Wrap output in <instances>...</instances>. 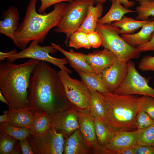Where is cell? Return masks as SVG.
Masks as SVG:
<instances>
[{
	"mask_svg": "<svg viewBox=\"0 0 154 154\" xmlns=\"http://www.w3.org/2000/svg\"><path fill=\"white\" fill-rule=\"evenodd\" d=\"M137 129H144L154 124V120L147 113L140 110L136 118Z\"/></svg>",
	"mask_w": 154,
	"mask_h": 154,
	"instance_id": "cell-33",
	"label": "cell"
},
{
	"mask_svg": "<svg viewBox=\"0 0 154 154\" xmlns=\"http://www.w3.org/2000/svg\"><path fill=\"white\" fill-rule=\"evenodd\" d=\"M154 32V18L146 24L137 33L121 35L122 37L128 44L136 47L144 44L150 39Z\"/></svg>",
	"mask_w": 154,
	"mask_h": 154,
	"instance_id": "cell-20",
	"label": "cell"
},
{
	"mask_svg": "<svg viewBox=\"0 0 154 154\" xmlns=\"http://www.w3.org/2000/svg\"><path fill=\"white\" fill-rule=\"evenodd\" d=\"M0 130L18 141L28 138L32 133L31 129L4 123H1Z\"/></svg>",
	"mask_w": 154,
	"mask_h": 154,
	"instance_id": "cell-28",
	"label": "cell"
},
{
	"mask_svg": "<svg viewBox=\"0 0 154 154\" xmlns=\"http://www.w3.org/2000/svg\"><path fill=\"white\" fill-rule=\"evenodd\" d=\"M135 154H154V146L137 144L135 146Z\"/></svg>",
	"mask_w": 154,
	"mask_h": 154,
	"instance_id": "cell-39",
	"label": "cell"
},
{
	"mask_svg": "<svg viewBox=\"0 0 154 154\" xmlns=\"http://www.w3.org/2000/svg\"><path fill=\"white\" fill-rule=\"evenodd\" d=\"M68 46L76 49L80 48L89 49L91 48L88 42L87 33L78 30L74 32L70 37Z\"/></svg>",
	"mask_w": 154,
	"mask_h": 154,
	"instance_id": "cell-30",
	"label": "cell"
},
{
	"mask_svg": "<svg viewBox=\"0 0 154 154\" xmlns=\"http://www.w3.org/2000/svg\"><path fill=\"white\" fill-rule=\"evenodd\" d=\"M96 134L99 145L105 146L109 143L115 132L106 122L94 118Z\"/></svg>",
	"mask_w": 154,
	"mask_h": 154,
	"instance_id": "cell-27",
	"label": "cell"
},
{
	"mask_svg": "<svg viewBox=\"0 0 154 154\" xmlns=\"http://www.w3.org/2000/svg\"><path fill=\"white\" fill-rule=\"evenodd\" d=\"M28 108L34 112L55 114L72 107L66 96L58 72L40 61L31 76Z\"/></svg>",
	"mask_w": 154,
	"mask_h": 154,
	"instance_id": "cell-1",
	"label": "cell"
},
{
	"mask_svg": "<svg viewBox=\"0 0 154 154\" xmlns=\"http://www.w3.org/2000/svg\"><path fill=\"white\" fill-rule=\"evenodd\" d=\"M137 144L154 146V124L142 130L138 138Z\"/></svg>",
	"mask_w": 154,
	"mask_h": 154,
	"instance_id": "cell-32",
	"label": "cell"
},
{
	"mask_svg": "<svg viewBox=\"0 0 154 154\" xmlns=\"http://www.w3.org/2000/svg\"><path fill=\"white\" fill-rule=\"evenodd\" d=\"M38 0L30 1L23 20L14 34L15 45L22 50L26 48L31 41L35 40L42 43L50 30L59 23L68 5L59 3L54 5V9L50 12L40 14L36 10Z\"/></svg>",
	"mask_w": 154,
	"mask_h": 154,
	"instance_id": "cell-3",
	"label": "cell"
},
{
	"mask_svg": "<svg viewBox=\"0 0 154 154\" xmlns=\"http://www.w3.org/2000/svg\"><path fill=\"white\" fill-rule=\"evenodd\" d=\"M0 21V33L11 39L15 44L14 34L19 25V13L17 7L11 6L3 13Z\"/></svg>",
	"mask_w": 154,
	"mask_h": 154,
	"instance_id": "cell-16",
	"label": "cell"
},
{
	"mask_svg": "<svg viewBox=\"0 0 154 154\" xmlns=\"http://www.w3.org/2000/svg\"><path fill=\"white\" fill-rule=\"evenodd\" d=\"M140 110L148 114L154 120V97L142 96Z\"/></svg>",
	"mask_w": 154,
	"mask_h": 154,
	"instance_id": "cell-34",
	"label": "cell"
},
{
	"mask_svg": "<svg viewBox=\"0 0 154 154\" xmlns=\"http://www.w3.org/2000/svg\"><path fill=\"white\" fill-rule=\"evenodd\" d=\"M67 98L72 107L78 111L89 108L90 92L82 81L71 78L66 71L58 72Z\"/></svg>",
	"mask_w": 154,
	"mask_h": 154,
	"instance_id": "cell-7",
	"label": "cell"
},
{
	"mask_svg": "<svg viewBox=\"0 0 154 154\" xmlns=\"http://www.w3.org/2000/svg\"><path fill=\"white\" fill-rule=\"evenodd\" d=\"M75 70L78 73L82 81L88 89L102 93L110 92L103 82L101 74L88 73L78 70Z\"/></svg>",
	"mask_w": 154,
	"mask_h": 154,
	"instance_id": "cell-25",
	"label": "cell"
},
{
	"mask_svg": "<svg viewBox=\"0 0 154 154\" xmlns=\"http://www.w3.org/2000/svg\"><path fill=\"white\" fill-rule=\"evenodd\" d=\"M8 118L4 123L31 129L33 121L34 112L29 108L7 111Z\"/></svg>",
	"mask_w": 154,
	"mask_h": 154,
	"instance_id": "cell-18",
	"label": "cell"
},
{
	"mask_svg": "<svg viewBox=\"0 0 154 154\" xmlns=\"http://www.w3.org/2000/svg\"><path fill=\"white\" fill-rule=\"evenodd\" d=\"M8 116L7 111L4 112L3 115L0 116V123H5L7 120Z\"/></svg>",
	"mask_w": 154,
	"mask_h": 154,
	"instance_id": "cell-45",
	"label": "cell"
},
{
	"mask_svg": "<svg viewBox=\"0 0 154 154\" xmlns=\"http://www.w3.org/2000/svg\"><path fill=\"white\" fill-rule=\"evenodd\" d=\"M112 1H116L118 2L121 4L123 5L126 8H129L135 5V3L133 1H129L128 0H108Z\"/></svg>",
	"mask_w": 154,
	"mask_h": 154,
	"instance_id": "cell-42",
	"label": "cell"
},
{
	"mask_svg": "<svg viewBox=\"0 0 154 154\" xmlns=\"http://www.w3.org/2000/svg\"><path fill=\"white\" fill-rule=\"evenodd\" d=\"M94 3V0H74L68 4L59 23L54 29L57 33L66 35V46L68 45L71 35L77 30L84 21L89 5Z\"/></svg>",
	"mask_w": 154,
	"mask_h": 154,
	"instance_id": "cell-6",
	"label": "cell"
},
{
	"mask_svg": "<svg viewBox=\"0 0 154 154\" xmlns=\"http://www.w3.org/2000/svg\"><path fill=\"white\" fill-rule=\"evenodd\" d=\"M136 47L141 53L149 51H154V32L148 41Z\"/></svg>",
	"mask_w": 154,
	"mask_h": 154,
	"instance_id": "cell-40",
	"label": "cell"
},
{
	"mask_svg": "<svg viewBox=\"0 0 154 154\" xmlns=\"http://www.w3.org/2000/svg\"><path fill=\"white\" fill-rule=\"evenodd\" d=\"M79 129L85 141L92 150L99 147L97 138L94 117L89 108L78 111Z\"/></svg>",
	"mask_w": 154,
	"mask_h": 154,
	"instance_id": "cell-15",
	"label": "cell"
},
{
	"mask_svg": "<svg viewBox=\"0 0 154 154\" xmlns=\"http://www.w3.org/2000/svg\"><path fill=\"white\" fill-rule=\"evenodd\" d=\"M151 20H139L124 15L119 21H116L111 25L118 28L119 34H129L133 33L141 28Z\"/></svg>",
	"mask_w": 154,
	"mask_h": 154,
	"instance_id": "cell-24",
	"label": "cell"
},
{
	"mask_svg": "<svg viewBox=\"0 0 154 154\" xmlns=\"http://www.w3.org/2000/svg\"><path fill=\"white\" fill-rule=\"evenodd\" d=\"M111 2L110 9L104 16L99 19L98 24H110L112 22L119 21L127 13L136 12L135 10L125 8L117 1H113Z\"/></svg>",
	"mask_w": 154,
	"mask_h": 154,
	"instance_id": "cell-23",
	"label": "cell"
},
{
	"mask_svg": "<svg viewBox=\"0 0 154 154\" xmlns=\"http://www.w3.org/2000/svg\"><path fill=\"white\" fill-rule=\"evenodd\" d=\"M138 67L142 71L154 72V56L146 55L143 56L141 60Z\"/></svg>",
	"mask_w": 154,
	"mask_h": 154,
	"instance_id": "cell-35",
	"label": "cell"
},
{
	"mask_svg": "<svg viewBox=\"0 0 154 154\" xmlns=\"http://www.w3.org/2000/svg\"><path fill=\"white\" fill-rule=\"evenodd\" d=\"M139 4L135 8L137 16L136 19L149 20L151 16L154 17V0H135Z\"/></svg>",
	"mask_w": 154,
	"mask_h": 154,
	"instance_id": "cell-29",
	"label": "cell"
},
{
	"mask_svg": "<svg viewBox=\"0 0 154 154\" xmlns=\"http://www.w3.org/2000/svg\"></svg>",
	"mask_w": 154,
	"mask_h": 154,
	"instance_id": "cell-48",
	"label": "cell"
},
{
	"mask_svg": "<svg viewBox=\"0 0 154 154\" xmlns=\"http://www.w3.org/2000/svg\"><path fill=\"white\" fill-rule=\"evenodd\" d=\"M53 116L46 112H34L31 129L32 134L41 136L46 134L51 127Z\"/></svg>",
	"mask_w": 154,
	"mask_h": 154,
	"instance_id": "cell-22",
	"label": "cell"
},
{
	"mask_svg": "<svg viewBox=\"0 0 154 154\" xmlns=\"http://www.w3.org/2000/svg\"><path fill=\"white\" fill-rule=\"evenodd\" d=\"M74 0H40L41 5L38 9V12L39 13L43 14L45 13V10L47 8L52 5L63 2L70 3Z\"/></svg>",
	"mask_w": 154,
	"mask_h": 154,
	"instance_id": "cell-37",
	"label": "cell"
},
{
	"mask_svg": "<svg viewBox=\"0 0 154 154\" xmlns=\"http://www.w3.org/2000/svg\"><path fill=\"white\" fill-rule=\"evenodd\" d=\"M22 154L19 141L16 142L14 146L13 151L10 154Z\"/></svg>",
	"mask_w": 154,
	"mask_h": 154,
	"instance_id": "cell-43",
	"label": "cell"
},
{
	"mask_svg": "<svg viewBox=\"0 0 154 154\" xmlns=\"http://www.w3.org/2000/svg\"><path fill=\"white\" fill-rule=\"evenodd\" d=\"M2 92L0 90V100L2 102L5 103L8 105H9V103L7 100L6 99L3 95L2 94Z\"/></svg>",
	"mask_w": 154,
	"mask_h": 154,
	"instance_id": "cell-46",
	"label": "cell"
},
{
	"mask_svg": "<svg viewBox=\"0 0 154 154\" xmlns=\"http://www.w3.org/2000/svg\"><path fill=\"white\" fill-rule=\"evenodd\" d=\"M17 141L15 139L0 131V154H10Z\"/></svg>",
	"mask_w": 154,
	"mask_h": 154,
	"instance_id": "cell-31",
	"label": "cell"
},
{
	"mask_svg": "<svg viewBox=\"0 0 154 154\" xmlns=\"http://www.w3.org/2000/svg\"><path fill=\"white\" fill-rule=\"evenodd\" d=\"M40 61L30 58L20 64L8 61L0 63V89L9 103V110L28 108L30 77Z\"/></svg>",
	"mask_w": 154,
	"mask_h": 154,
	"instance_id": "cell-2",
	"label": "cell"
},
{
	"mask_svg": "<svg viewBox=\"0 0 154 154\" xmlns=\"http://www.w3.org/2000/svg\"><path fill=\"white\" fill-rule=\"evenodd\" d=\"M89 89L90 92L89 109L91 113L94 118L102 120L107 123L105 109L101 99L97 91Z\"/></svg>",
	"mask_w": 154,
	"mask_h": 154,
	"instance_id": "cell-26",
	"label": "cell"
},
{
	"mask_svg": "<svg viewBox=\"0 0 154 154\" xmlns=\"http://www.w3.org/2000/svg\"><path fill=\"white\" fill-rule=\"evenodd\" d=\"M39 42L37 40L32 41L29 46L15 54L7 58L5 60L13 62L17 60L29 58L44 61L51 63L59 67L69 74H71L72 71L65 66L68 64L66 58H58L50 56L49 54H54L58 50L52 45L41 46L39 45Z\"/></svg>",
	"mask_w": 154,
	"mask_h": 154,
	"instance_id": "cell-8",
	"label": "cell"
},
{
	"mask_svg": "<svg viewBox=\"0 0 154 154\" xmlns=\"http://www.w3.org/2000/svg\"><path fill=\"white\" fill-rule=\"evenodd\" d=\"M64 154H92L79 128L65 138Z\"/></svg>",
	"mask_w": 154,
	"mask_h": 154,
	"instance_id": "cell-17",
	"label": "cell"
},
{
	"mask_svg": "<svg viewBox=\"0 0 154 154\" xmlns=\"http://www.w3.org/2000/svg\"><path fill=\"white\" fill-rule=\"evenodd\" d=\"M96 3H100L102 4L105 3L107 0H94Z\"/></svg>",
	"mask_w": 154,
	"mask_h": 154,
	"instance_id": "cell-47",
	"label": "cell"
},
{
	"mask_svg": "<svg viewBox=\"0 0 154 154\" xmlns=\"http://www.w3.org/2000/svg\"><path fill=\"white\" fill-rule=\"evenodd\" d=\"M88 42L91 47L97 48L102 45L103 39L99 33L96 30L87 33Z\"/></svg>",
	"mask_w": 154,
	"mask_h": 154,
	"instance_id": "cell-36",
	"label": "cell"
},
{
	"mask_svg": "<svg viewBox=\"0 0 154 154\" xmlns=\"http://www.w3.org/2000/svg\"><path fill=\"white\" fill-rule=\"evenodd\" d=\"M97 92L104 106L107 123L114 132L137 129L136 118L140 110L142 96Z\"/></svg>",
	"mask_w": 154,
	"mask_h": 154,
	"instance_id": "cell-4",
	"label": "cell"
},
{
	"mask_svg": "<svg viewBox=\"0 0 154 154\" xmlns=\"http://www.w3.org/2000/svg\"><path fill=\"white\" fill-rule=\"evenodd\" d=\"M19 141V142L22 154H35L28 138L20 140Z\"/></svg>",
	"mask_w": 154,
	"mask_h": 154,
	"instance_id": "cell-38",
	"label": "cell"
},
{
	"mask_svg": "<svg viewBox=\"0 0 154 154\" xmlns=\"http://www.w3.org/2000/svg\"><path fill=\"white\" fill-rule=\"evenodd\" d=\"M135 146L120 151L118 154H135Z\"/></svg>",
	"mask_w": 154,
	"mask_h": 154,
	"instance_id": "cell-44",
	"label": "cell"
},
{
	"mask_svg": "<svg viewBox=\"0 0 154 154\" xmlns=\"http://www.w3.org/2000/svg\"><path fill=\"white\" fill-rule=\"evenodd\" d=\"M83 58L97 74H101L105 69L113 64L118 59L116 55L108 49L96 50L86 54L76 52Z\"/></svg>",
	"mask_w": 154,
	"mask_h": 154,
	"instance_id": "cell-12",
	"label": "cell"
},
{
	"mask_svg": "<svg viewBox=\"0 0 154 154\" xmlns=\"http://www.w3.org/2000/svg\"><path fill=\"white\" fill-rule=\"evenodd\" d=\"M96 30L102 37L101 46L114 54L118 60L127 62L139 57L141 53L120 36L117 27L111 24H98Z\"/></svg>",
	"mask_w": 154,
	"mask_h": 154,
	"instance_id": "cell-5",
	"label": "cell"
},
{
	"mask_svg": "<svg viewBox=\"0 0 154 154\" xmlns=\"http://www.w3.org/2000/svg\"><path fill=\"white\" fill-rule=\"evenodd\" d=\"M92 3L89 6L85 18L77 30L86 33L96 30L98 21L103 13V4L98 3L96 6Z\"/></svg>",
	"mask_w": 154,
	"mask_h": 154,
	"instance_id": "cell-19",
	"label": "cell"
},
{
	"mask_svg": "<svg viewBox=\"0 0 154 154\" xmlns=\"http://www.w3.org/2000/svg\"><path fill=\"white\" fill-rule=\"evenodd\" d=\"M18 52L15 49H12L6 52H0V61L6 59L12 55L15 54Z\"/></svg>",
	"mask_w": 154,
	"mask_h": 154,
	"instance_id": "cell-41",
	"label": "cell"
},
{
	"mask_svg": "<svg viewBox=\"0 0 154 154\" xmlns=\"http://www.w3.org/2000/svg\"><path fill=\"white\" fill-rule=\"evenodd\" d=\"M35 154H62L64 151L65 138L62 132H57L51 127L45 134H33L28 137Z\"/></svg>",
	"mask_w": 154,
	"mask_h": 154,
	"instance_id": "cell-10",
	"label": "cell"
},
{
	"mask_svg": "<svg viewBox=\"0 0 154 154\" xmlns=\"http://www.w3.org/2000/svg\"><path fill=\"white\" fill-rule=\"evenodd\" d=\"M126 75L121 84L114 93L120 95H139L154 97V89L149 86L148 81L136 70L131 60L127 62Z\"/></svg>",
	"mask_w": 154,
	"mask_h": 154,
	"instance_id": "cell-9",
	"label": "cell"
},
{
	"mask_svg": "<svg viewBox=\"0 0 154 154\" xmlns=\"http://www.w3.org/2000/svg\"><path fill=\"white\" fill-rule=\"evenodd\" d=\"M127 71V62L118 60L103 70L102 78L110 91L114 93L117 89L125 78Z\"/></svg>",
	"mask_w": 154,
	"mask_h": 154,
	"instance_id": "cell-13",
	"label": "cell"
},
{
	"mask_svg": "<svg viewBox=\"0 0 154 154\" xmlns=\"http://www.w3.org/2000/svg\"><path fill=\"white\" fill-rule=\"evenodd\" d=\"M51 127L60 130L65 138L69 136L79 128L78 111L71 107L55 114Z\"/></svg>",
	"mask_w": 154,
	"mask_h": 154,
	"instance_id": "cell-11",
	"label": "cell"
},
{
	"mask_svg": "<svg viewBox=\"0 0 154 154\" xmlns=\"http://www.w3.org/2000/svg\"><path fill=\"white\" fill-rule=\"evenodd\" d=\"M143 130L115 132L109 143L105 147L112 151V154H118L119 152L137 144Z\"/></svg>",
	"mask_w": 154,
	"mask_h": 154,
	"instance_id": "cell-14",
	"label": "cell"
},
{
	"mask_svg": "<svg viewBox=\"0 0 154 154\" xmlns=\"http://www.w3.org/2000/svg\"><path fill=\"white\" fill-rule=\"evenodd\" d=\"M52 45L63 54L65 57L70 66L75 70H78L88 73H95L93 69L82 57L78 55L72 49L67 51L60 46L54 42Z\"/></svg>",
	"mask_w": 154,
	"mask_h": 154,
	"instance_id": "cell-21",
	"label": "cell"
}]
</instances>
